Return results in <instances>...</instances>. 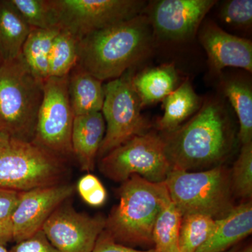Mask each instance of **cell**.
<instances>
[{
  "label": "cell",
  "mask_w": 252,
  "mask_h": 252,
  "mask_svg": "<svg viewBox=\"0 0 252 252\" xmlns=\"http://www.w3.org/2000/svg\"><path fill=\"white\" fill-rule=\"evenodd\" d=\"M228 109L223 99L211 96L188 122L160 134L171 169L198 172L221 165L234 144Z\"/></svg>",
  "instance_id": "1"
},
{
  "label": "cell",
  "mask_w": 252,
  "mask_h": 252,
  "mask_svg": "<svg viewBox=\"0 0 252 252\" xmlns=\"http://www.w3.org/2000/svg\"><path fill=\"white\" fill-rule=\"evenodd\" d=\"M157 41L145 12L88 34L78 43V64L102 81L120 78L152 54Z\"/></svg>",
  "instance_id": "2"
},
{
  "label": "cell",
  "mask_w": 252,
  "mask_h": 252,
  "mask_svg": "<svg viewBox=\"0 0 252 252\" xmlns=\"http://www.w3.org/2000/svg\"><path fill=\"white\" fill-rule=\"evenodd\" d=\"M117 194L119 203L106 218L104 231L126 246L154 247L156 220L171 200L165 183H154L134 175L122 182Z\"/></svg>",
  "instance_id": "3"
},
{
  "label": "cell",
  "mask_w": 252,
  "mask_h": 252,
  "mask_svg": "<svg viewBox=\"0 0 252 252\" xmlns=\"http://www.w3.org/2000/svg\"><path fill=\"white\" fill-rule=\"evenodd\" d=\"M44 83L23 59L0 65V126L3 132L18 140L32 142L44 95Z\"/></svg>",
  "instance_id": "4"
},
{
  "label": "cell",
  "mask_w": 252,
  "mask_h": 252,
  "mask_svg": "<svg viewBox=\"0 0 252 252\" xmlns=\"http://www.w3.org/2000/svg\"><path fill=\"white\" fill-rule=\"evenodd\" d=\"M164 183L182 216L201 214L218 220L235 206L230 172L222 165L198 172L171 169Z\"/></svg>",
  "instance_id": "5"
},
{
  "label": "cell",
  "mask_w": 252,
  "mask_h": 252,
  "mask_svg": "<svg viewBox=\"0 0 252 252\" xmlns=\"http://www.w3.org/2000/svg\"><path fill=\"white\" fill-rule=\"evenodd\" d=\"M65 160L34 142L0 135V187L27 191L63 183Z\"/></svg>",
  "instance_id": "6"
},
{
  "label": "cell",
  "mask_w": 252,
  "mask_h": 252,
  "mask_svg": "<svg viewBox=\"0 0 252 252\" xmlns=\"http://www.w3.org/2000/svg\"><path fill=\"white\" fill-rule=\"evenodd\" d=\"M102 174L114 182H125L131 176H140L149 182H165L171 170L160 133L149 130L135 136L99 159Z\"/></svg>",
  "instance_id": "7"
},
{
  "label": "cell",
  "mask_w": 252,
  "mask_h": 252,
  "mask_svg": "<svg viewBox=\"0 0 252 252\" xmlns=\"http://www.w3.org/2000/svg\"><path fill=\"white\" fill-rule=\"evenodd\" d=\"M55 26L80 41L88 34L144 12L142 0H49Z\"/></svg>",
  "instance_id": "8"
},
{
  "label": "cell",
  "mask_w": 252,
  "mask_h": 252,
  "mask_svg": "<svg viewBox=\"0 0 252 252\" xmlns=\"http://www.w3.org/2000/svg\"><path fill=\"white\" fill-rule=\"evenodd\" d=\"M104 99L102 116L105 122V134L97 158L135 136L148 132L149 121L142 114V103L130 80V72L104 84Z\"/></svg>",
  "instance_id": "9"
},
{
  "label": "cell",
  "mask_w": 252,
  "mask_h": 252,
  "mask_svg": "<svg viewBox=\"0 0 252 252\" xmlns=\"http://www.w3.org/2000/svg\"><path fill=\"white\" fill-rule=\"evenodd\" d=\"M73 113L67 93V76L44 81V95L32 142L64 160L72 156Z\"/></svg>",
  "instance_id": "10"
},
{
  "label": "cell",
  "mask_w": 252,
  "mask_h": 252,
  "mask_svg": "<svg viewBox=\"0 0 252 252\" xmlns=\"http://www.w3.org/2000/svg\"><path fill=\"white\" fill-rule=\"evenodd\" d=\"M215 0H159L146 8L156 39L184 41L195 35Z\"/></svg>",
  "instance_id": "11"
},
{
  "label": "cell",
  "mask_w": 252,
  "mask_h": 252,
  "mask_svg": "<svg viewBox=\"0 0 252 252\" xmlns=\"http://www.w3.org/2000/svg\"><path fill=\"white\" fill-rule=\"evenodd\" d=\"M105 222L102 215L91 216L64 203L53 212L41 230L61 252H92Z\"/></svg>",
  "instance_id": "12"
},
{
  "label": "cell",
  "mask_w": 252,
  "mask_h": 252,
  "mask_svg": "<svg viewBox=\"0 0 252 252\" xmlns=\"http://www.w3.org/2000/svg\"><path fill=\"white\" fill-rule=\"evenodd\" d=\"M74 186L59 184L23 191L11 217L13 240L18 243L42 230L53 212L74 191Z\"/></svg>",
  "instance_id": "13"
},
{
  "label": "cell",
  "mask_w": 252,
  "mask_h": 252,
  "mask_svg": "<svg viewBox=\"0 0 252 252\" xmlns=\"http://www.w3.org/2000/svg\"><path fill=\"white\" fill-rule=\"evenodd\" d=\"M199 29V41L206 51L212 74L220 77L226 67L252 73V41L229 34L212 21L203 22Z\"/></svg>",
  "instance_id": "14"
},
{
  "label": "cell",
  "mask_w": 252,
  "mask_h": 252,
  "mask_svg": "<svg viewBox=\"0 0 252 252\" xmlns=\"http://www.w3.org/2000/svg\"><path fill=\"white\" fill-rule=\"evenodd\" d=\"M105 130L101 112L74 117L71 136L72 156L83 171L94 170Z\"/></svg>",
  "instance_id": "15"
},
{
  "label": "cell",
  "mask_w": 252,
  "mask_h": 252,
  "mask_svg": "<svg viewBox=\"0 0 252 252\" xmlns=\"http://www.w3.org/2000/svg\"><path fill=\"white\" fill-rule=\"evenodd\" d=\"M252 232V200L235 205L227 216L217 220L211 238L195 252H224Z\"/></svg>",
  "instance_id": "16"
},
{
  "label": "cell",
  "mask_w": 252,
  "mask_h": 252,
  "mask_svg": "<svg viewBox=\"0 0 252 252\" xmlns=\"http://www.w3.org/2000/svg\"><path fill=\"white\" fill-rule=\"evenodd\" d=\"M67 93L75 117L102 110L104 99L103 82L78 63L67 75Z\"/></svg>",
  "instance_id": "17"
},
{
  "label": "cell",
  "mask_w": 252,
  "mask_h": 252,
  "mask_svg": "<svg viewBox=\"0 0 252 252\" xmlns=\"http://www.w3.org/2000/svg\"><path fill=\"white\" fill-rule=\"evenodd\" d=\"M129 72L142 107L163 100L180 85L178 72L171 63L149 68L136 74Z\"/></svg>",
  "instance_id": "18"
},
{
  "label": "cell",
  "mask_w": 252,
  "mask_h": 252,
  "mask_svg": "<svg viewBox=\"0 0 252 252\" xmlns=\"http://www.w3.org/2000/svg\"><path fill=\"white\" fill-rule=\"evenodd\" d=\"M222 94L228 99L239 121L238 138L243 144L252 142V88L243 76L220 75Z\"/></svg>",
  "instance_id": "19"
},
{
  "label": "cell",
  "mask_w": 252,
  "mask_h": 252,
  "mask_svg": "<svg viewBox=\"0 0 252 252\" xmlns=\"http://www.w3.org/2000/svg\"><path fill=\"white\" fill-rule=\"evenodd\" d=\"M162 102L164 114L157 122L158 129L162 132H170L182 125L198 112L203 103L189 79L181 83Z\"/></svg>",
  "instance_id": "20"
},
{
  "label": "cell",
  "mask_w": 252,
  "mask_h": 252,
  "mask_svg": "<svg viewBox=\"0 0 252 252\" xmlns=\"http://www.w3.org/2000/svg\"><path fill=\"white\" fill-rule=\"evenodd\" d=\"M32 29L11 0H0V58L2 62L21 54Z\"/></svg>",
  "instance_id": "21"
},
{
  "label": "cell",
  "mask_w": 252,
  "mask_h": 252,
  "mask_svg": "<svg viewBox=\"0 0 252 252\" xmlns=\"http://www.w3.org/2000/svg\"><path fill=\"white\" fill-rule=\"evenodd\" d=\"M59 29H32L25 41L21 56L36 77L45 81L49 77V58Z\"/></svg>",
  "instance_id": "22"
},
{
  "label": "cell",
  "mask_w": 252,
  "mask_h": 252,
  "mask_svg": "<svg viewBox=\"0 0 252 252\" xmlns=\"http://www.w3.org/2000/svg\"><path fill=\"white\" fill-rule=\"evenodd\" d=\"M182 215L170 200L158 216L152 232L154 248L158 252H180L179 239Z\"/></svg>",
  "instance_id": "23"
},
{
  "label": "cell",
  "mask_w": 252,
  "mask_h": 252,
  "mask_svg": "<svg viewBox=\"0 0 252 252\" xmlns=\"http://www.w3.org/2000/svg\"><path fill=\"white\" fill-rule=\"evenodd\" d=\"M217 220L201 214L182 216L180 230V252H195L209 240L216 229Z\"/></svg>",
  "instance_id": "24"
},
{
  "label": "cell",
  "mask_w": 252,
  "mask_h": 252,
  "mask_svg": "<svg viewBox=\"0 0 252 252\" xmlns=\"http://www.w3.org/2000/svg\"><path fill=\"white\" fill-rule=\"evenodd\" d=\"M78 43L72 34L59 31L50 54L49 77H67L78 63Z\"/></svg>",
  "instance_id": "25"
},
{
  "label": "cell",
  "mask_w": 252,
  "mask_h": 252,
  "mask_svg": "<svg viewBox=\"0 0 252 252\" xmlns=\"http://www.w3.org/2000/svg\"><path fill=\"white\" fill-rule=\"evenodd\" d=\"M230 183L233 195L247 201L252 200V142L242 146L230 172Z\"/></svg>",
  "instance_id": "26"
},
{
  "label": "cell",
  "mask_w": 252,
  "mask_h": 252,
  "mask_svg": "<svg viewBox=\"0 0 252 252\" xmlns=\"http://www.w3.org/2000/svg\"><path fill=\"white\" fill-rule=\"evenodd\" d=\"M11 1L32 29H57L49 0H11Z\"/></svg>",
  "instance_id": "27"
},
{
  "label": "cell",
  "mask_w": 252,
  "mask_h": 252,
  "mask_svg": "<svg viewBox=\"0 0 252 252\" xmlns=\"http://www.w3.org/2000/svg\"><path fill=\"white\" fill-rule=\"evenodd\" d=\"M223 22L242 30H250L252 24V0L225 1L220 10Z\"/></svg>",
  "instance_id": "28"
},
{
  "label": "cell",
  "mask_w": 252,
  "mask_h": 252,
  "mask_svg": "<svg viewBox=\"0 0 252 252\" xmlns=\"http://www.w3.org/2000/svg\"><path fill=\"white\" fill-rule=\"evenodd\" d=\"M81 199L92 207H99L105 203L107 190L95 175L88 173L81 177L77 185Z\"/></svg>",
  "instance_id": "29"
},
{
  "label": "cell",
  "mask_w": 252,
  "mask_h": 252,
  "mask_svg": "<svg viewBox=\"0 0 252 252\" xmlns=\"http://www.w3.org/2000/svg\"><path fill=\"white\" fill-rule=\"evenodd\" d=\"M9 252H61L50 243L42 230L31 238L16 243Z\"/></svg>",
  "instance_id": "30"
},
{
  "label": "cell",
  "mask_w": 252,
  "mask_h": 252,
  "mask_svg": "<svg viewBox=\"0 0 252 252\" xmlns=\"http://www.w3.org/2000/svg\"><path fill=\"white\" fill-rule=\"evenodd\" d=\"M22 192L0 187V221L11 219Z\"/></svg>",
  "instance_id": "31"
},
{
  "label": "cell",
  "mask_w": 252,
  "mask_h": 252,
  "mask_svg": "<svg viewBox=\"0 0 252 252\" xmlns=\"http://www.w3.org/2000/svg\"><path fill=\"white\" fill-rule=\"evenodd\" d=\"M92 252H158L155 249L140 251L114 241L105 231L99 235Z\"/></svg>",
  "instance_id": "32"
},
{
  "label": "cell",
  "mask_w": 252,
  "mask_h": 252,
  "mask_svg": "<svg viewBox=\"0 0 252 252\" xmlns=\"http://www.w3.org/2000/svg\"><path fill=\"white\" fill-rule=\"evenodd\" d=\"M13 240L11 219L0 221V245H5Z\"/></svg>",
  "instance_id": "33"
},
{
  "label": "cell",
  "mask_w": 252,
  "mask_h": 252,
  "mask_svg": "<svg viewBox=\"0 0 252 252\" xmlns=\"http://www.w3.org/2000/svg\"><path fill=\"white\" fill-rule=\"evenodd\" d=\"M238 252H252V246L251 244L245 247L242 250H238Z\"/></svg>",
  "instance_id": "34"
},
{
  "label": "cell",
  "mask_w": 252,
  "mask_h": 252,
  "mask_svg": "<svg viewBox=\"0 0 252 252\" xmlns=\"http://www.w3.org/2000/svg\"><path fill=\"white\" fill-rule=\"evenodd\" d=\"M238 248H235V247H233V248L229 249V250L224 252H238Z\"/></svg>",
  "instance_id": "35"
},
{
  "label": "cell",
  "mask_w": 252,
  "mask_h": 252,
  "mask_svg": "<svg viewBox=\"0 0 252 252\" xmlns=\"http://www.w3.org/2000/svg\"><path fill=\"white\" fill-rule=\"evenodd\" d=\"M0 252H9L4 245H0Z\"/></svg>",
  "instance_id": "36"
},
{
  "label": "cell",
  "mask_w": 252,
  "mask_h": 252,
  "mask_svg": "<svg viewBox=\"0 0 252 252\" xmlns=\"http://www.w3.org/2000/svg\"><path fill=\"white\" fill-rule=\"evenodd\" d=\"M2 129H1V126H0V135H1V134L2 133Z\"/></svg>",
  "instance_id": "37"
},
{
  "label": "cell",
  "mask_w": 252,
  "mask_h": 252,
  "mask_svg": "<svg viewBox=\"0 0 252 252\" xmlns=\"http://www.w3.org/2000/svg\"><path fill=\"white\" fill-rule=\"evenodd\" d=\"M1 63H2V61H1V58H0V65H1Z\"/></svg>",
  "instance_id": "38"
}]
</instances>
